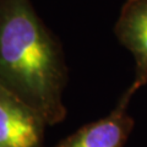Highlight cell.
I'll return each mask as SVG.
<instances>
[{
  "label": "cell",
  "mask_w": 147,
  "mask_h": 147,
  "mask_svg": "<svg viewBox=\"0 0 147 147\" xmlns=\"http://www.w3.org/2000/svg\"><path fill=\"white\" fill-rule=\"evenodd\" d=\"M66 77L61 45L30 0H0V85L53 126L66 117Z\"/></svg>",
  "instance_id": "1"
},
{
  "label": "cell",
  "mask_w": 147,
  "mask_h": 147,
  "mask_svg": "<svg viewBox=\"0 0 147 147\" xmlns=\"http://www.w3.org/2000/svg\"><path fill=\"white\" fill-rule=\"evenodd\" d=\"M45 124L0 85V147H42Z\"/></svg>",
  "instance_id": "2"
},
{
  "label": "cell",
  "mask_w": 147,
  "mask_h": 147,
  "mask_svg": "<svg viewBox=\"0 0 147 147\" xmlns=\"http://www.w3.org/2000/svg\"><path fill=\"white\" fill-rule=\"evenodd\" d=\"M114 33L135 58V80L127 92L147 84V0H126L114 26Z\"/></svg>",
  "instance_id": "3"
},
{
  "label": "cell",
  "mask_w": 147,
  "mask_h": 147,
  "mask_svg": "<svg viewBox=\"0 0 147 147\" xmlns=\"http://www.w3.org/2000/svg\"><path fill=\"white\" fill-rule=\"evenodd\" d=\"M131 97L126 91L109 115L86 124L55 147H124L134 127V120L126 112Z\"/></svg>",
  "instance_id": "4"
}]
</instances>
